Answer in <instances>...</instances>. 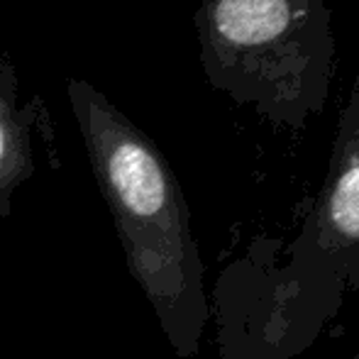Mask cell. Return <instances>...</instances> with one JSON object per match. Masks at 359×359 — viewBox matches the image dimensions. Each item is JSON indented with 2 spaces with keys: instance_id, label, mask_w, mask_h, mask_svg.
Masks as SVG:
<instances>
[{
  "instance_id": "6da1fadb",
  "label": "cell",
  "mask_w": 359,
  "mask_h": 359,
  "mask_svg": "<svg viewBox=\"0 0 359 359\" xmlns=\"http://www.w3.org/2000/svg\"><path fill=\"white\" fill-rule=\"evenodd\" d=\"M67 95L130 274L176 355L194 359L208 323V298L179 179L159 147L103 90L72 76Z\"/></svg>"
},
{
  "instance_id": "7a4b0ae2",
  "label": "cell",
  "mask_w": 359,
  "mask_h": 359,
  "mask_svg": "<svg viewBox=\"0 0 359 359\" xmlns=\"http://www.w3.org/2000/svg\"><path fill=\"white\" fill-rule=\"evenodd\" d=\"M194 22L215 90L293 130L323 113L335 59L327 0H201Z\"/></svg>"
},
{
  "instance_id": "3957f363",
  "label": "cell",
  "mask_w": 359,
  "mask_h": 359,
  "mask_svg": "<svg viewBox=\"0 0 359 359\" xmlns=\"http://www.w3.org/2000/svg\"><path fill=\"white\" fill-rule=\"evenodd\" d=\"M313 220L325 245H359V81L342 108L330 174Z\"/></svg>"
},
{
  "instance_id": "277c9868",
  "label": "cell",
  "mask_w": 359,
  "mask_h": 359,
  "mask_svg": "<svg viewBox=\"0 0 359 359\" xmlns=\"http://www.w3.org/2000/svg\"><path fill=\"white\" fill-rule=\"evenodd\" d=\"M49 115L39 95L20 105V76L13 59L0 54V217L13 215V196L34 176L32 130Z\"/></svg>"
},
{
  "instance_id": "5b68a950",
  "label": "cell",
  "mask_w": 359,
  "mask_h": 359,
  "mask_svg": "<svg viewBox=\"0 0 359 359\" xmlns=\"http://www.w3.org/2000/svg\"><path fill=\"white\" fill-rule=\"evenodd\" d=\"M357 359H359V357H357Z\"/></svg>"
}]
</instances>
